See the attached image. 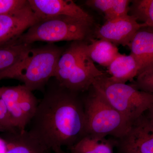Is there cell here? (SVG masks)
Here are the masks:
<instances>
[{
	"mask_svg": "<svg viewBox=\"0 0 153 153\" xmlns=\"http://www.w3.org/2000/svg\"><path fill=\"white\" fill-rule=\"evenodd\" d=\"M81 94L49 80L38 102L28 131L53 151L70 149L86 133V118Z\"/></svg>",
	"mask_w": 153,
	"mask_h": 153,
	"instance_id": "1",
	"label": "cell"
},
{
	"mask_svg": "<svg viewBox=\"0 0 153 153\" xmlns=\"http://www.w3.org/2000/svg\"><path fill=\"white\" fill-rule=\"evenodd\" d=\"M65 49L53 43L31 47L19 64L0 74V80L17 79L32 92L44 91L49 80L54 77L58 60Z\"/></svg>",
	"mask_w": 153,
	"mask_h": 153,
	"instance_id": "2",
	"label": "cell"
},
{
	"mask_svg": "<svg viewBox=\"0 0 153 153\" xmlns=\"http://www.w3.org/2000/svg\"><path fill=\"white\" fill-rule=\"evenodd\" d=\"M88 42H72L65 48L57 63L54 78L62 87L75 93L87 91L98 76L105 74L88 56Z\"/></svg>",
	"mask_w": 153,
	"mask_h": 153,
	"instance_id": "3",
	"label": "cell"
},
{
	"mask_svg": "<svg viewBox=\"0 0 153 153\" xmlns=\"http://www.w3.org/2000/svg\"><path fill=\"white\" fill-rule=\"evenodd\" d=\"M93 24V21L66 16L40 19L16 41L29 44L37 41L88 42L94 36Z\"/></svg>",
	"mask_w": 153,
	"mask_h": 153,
	"instance_id": "4",
	"label": "cell"
},
{
	"mask_svg": "<svg viewBox=\"0 0 153 153\" xmlns=\"http://www.w3.org/2000/svg\"><path fill=\"white\" fill-rule=\"evenodd\" d=\"M82 96L86 118V133L97 136H111L119 139L130 128L131 124L113 107L104 96L91 86Z\"/></svg>",
	"mask_w": 153,
	"mask_h": 153,
	"instance_id": "5",
	"label": "cell"
},
{
	"mask_svg": "<svg viewBox=\"0 0 153 153\" xmlns=\"http://www.w3.org/2000/svg\"><path fill=\"white\" fill-rule=\"evenodd\" d=\"M92 86L131 124L153 103V94L138 90L132 85L114 82L105 74L96 78Z\"/></svg>",
	"mask_w": 153,
	"mask_h": 153,
	"instance_id": "6",
	"label": "cell"
},
{
	"mask_svg": "<svg viewBox=\"0 0 153 153\" xmlns=\"http://www.w3.org/2000/svg\"><path fill=\"white\" fill-rule=\"evenodd\" d=\"M0 92L14 128L26 130L37 109L36 97L23 85L2 86Z\"/></svg>",
	"mask_w": 153,
	"mask_h": 153,
	"instance_id": "7",
	"label": "cell"
},
{
	"mask_svg": "<svg viewBox=\"0 0 153 153\" xmlns=\"http://www.w3.org/2000/svg\"><path fill=\"white\" fill-rule=\"evenodd\" d=\"M117 141V147L122 153L129 151L153 153V123L143 114L132 123L128 132Z\"/></svg>",
	"mask_w": 153,
	"mask_h": 153,
	"instance_id": "8",
	"label": "cell"
},
{
	"mask_svg": "<svg viewBox=\"0 0 153 153\" xmlns=\"http://www.w3.org/2000/svg\"><path fill=\"white\" fill-rule=\"evenodd\" d=\"M39 20L28 1L22 8L0 16V47L16 41Z\"/></svg>",
	"mask_w": 153,
	"mask_h": 153,
	"instance_id": "9",
	"label": "cell"
},
{
	"mask_svg": "<svg viewBox=\"0 0 153 153\" xmlns=\"http://www.w3.org/2000/svg\"><path fill=\"white\" fill-rule=\"evenodd\" d=\"M143 23L130 15L111 21H106L96 28L94 36L98 39L106 40L115 44L128 47L136 33L142 27Z\"/></svg>",
	"mask_w": 153,
	"mask_h": 153,
	"instance_id": "10",
	"label": "cell"
},
{
	"mask_svg": "<svg viewBox=\"0 0 153 153\" xmlns=\"http://www.w3.org/2000/svg\"><path fill=\"white\" fill-rule=\"evenodd\" d=\"M39 20L66 16L93 21V17L72 0H28Z\"/></svg>",
	"mask_w": 153,
	"mask_h": 153,
	"instance_id": "11",
	"label": "cell"
},
{
	"mask_svg": "<svg viewBox=\"0 0 153 153\" xmlns=\"http://www.w3.org/2000/svg\"><path fill=\"white\" fill-rule=\"evenodd\" d=\"M0 138L3 143L2 153H50L51 151L26 129L2 133Z\"/></svg>",
	"mask_w": 153,
	"mask_h": 153,
	"instance_id": "12",
	"label": "cell"
},
{
	"mask_svg": "<svg viewBox=\"0 0 153 153\" xmlns=\"http://www.w3.org/2000/svg\"><path fill=\"white\" fill-rule=\"evenodd\" d=\"M128 47L138 66L139 74L153 68V27H144L140 29Z\"/></svg>",
	"mask_w": 153,
	"mask_h": 153,
	"instance_id": "13",
	"label": "cell"
},
{
	"mask_svg": "<svg viewBox=\"0 0 153 153\" xmlns=\"http://www.w3.org/2000/svg\"><path fill=\"white\" fill-rule=\"evenodd\" d=\"M110 79L114 82L126 83L138 75L139 69L131 55L120 53L107 67Z\"/></svg>",
	"mask_w": 153,
	"mask_h": 153,
	"instance_id": "14",
	"label": "cell"
},
{
	"mask_svg": "<svg viewBox=\"0 0 153 153\" xmlns=\"http://www.w3.org/2000/svg\"><path fill=\"white\" fill-rule=\"evenodd\" d=\"M87 134L70 148L71 153H114L117 139Z\"/></svg>",
	"mask_w": 153,
	"mask_h": 153,
	"instance_id": "15",
	"label": "cell"
},
{
	"mask_svg": "<svg viewBox=\"0 0 153 153\" xmlns=\"http://www.w3.org/2000/svg\"><path fill=\"white\" fill-rule=\"evenodd\" d=\"M131 1L129 0H87L88 7L101 12L106 21L123 18L129 15Z\"/></svg>",
	"mask_w": 153,
	"mask_h": 153,
	"instance_id": "16",
	"label": "cell"
},
{
	"mask_svg": "<svg viewBox=\"0 0 153 153\" xmlns=\"http://www.w3.org/2000/svg\"><path fill=\"white\" fill-rule=\"evenodd\" d=\"M87 52L94 63L107 68L120 53L116 45L102 39L91 40L88 45Z\"/></svg>",
	"mask_w": 153,
	"mask_h": 153,
	"instance_id": "17",
	"label": "cell"
},
{
	"mask_svg": "<svg viewBox=\"0 0 153 153\" xmlns=\"http://www.w3.org/2000/svg\"><path fill=\"white\" fill-rule=\"evenodd\" d=\"M32 47L17 41L0 47V74L19 64Z\"/></svg>",
	"mask_w": 153,
	"mask_h": 153,
	"instance_id": "18",
	"label": "cell"
},
{
	"mask_svg": "<svg viewBox=\"0 0 153 153\" xmlns=\"http://www.w3.org/2000/svg\"><path fill=\"white\" fill-rule=\"evenodd\" d=\"M129 13L145 27H153V0L131 1Z\"/></svg>",
	"mask_w": 153,
	"mask_h": 153,
	"instance_id": "19",
	"label": "cell"
},
{
	"mask_svg": "<svg viewBox=\"0 0 153 153\" xmlns=\"http://www.w3.org/2000/svg\"><path fill=\"white\" fill-rule=\"evenodd\" d=\"M131 85L138 90L153 94V68L139 74Z\"/></svg>",
	"mask_w": 153,
	"mask_h": 153,
	"instance_id": "20",
	"label": "cell"
},
{
	"mask_svg": "<svg viewBox=\"0 0 153 153\" xmlns=\"http://www.w3.org/2000/svg\"><path fill=\"white\" fill-rule=\"evenodd\" d=\"M15 129L11 123L7 107L0 92V132H6Z\"/></svg>",
	"mask_w": 153,
	"mask_h": 153,
	"instance_id": "21",
	"label": "cell"
},
{
	"mask_svg": "<svg viewBox=\"0 0 153 153\" xmlns=\"http://www.w3.org/2000/svg\"><path fill=\"white\" fill-rule=\"evenodd\" d=\"M27 3V0H0V16L18 10Z\"/></svg>",
	"mask_w": 153,
	"mask_h": 153,
	"instance_id": "22",
	"label": "cell"
},
{
	"mask_svg": "<svg viewBox=\"0 0 153 153\" xmlns=\"http://www.w3.org/2000/svg\"><path fill=\"white\" fill-rule=\"evenodd\" d=\"M144 114L153 123V103L149 109L144 113Z\"/></svg>",
	"mask_w": 153,
	"mask_h": 153,
	"instance_id": "23",
	"label": "cell"
},
{
	"mask_svg": "<svg viewBox=\"0 0 153 153\" xmlns=\"http://www.w3.org/2000/svg\"><path fill=\"white\" fill-rule=\"evenodd\" d=\"M52 151H53L55 153H68L63 151L61 148H56Z\"/></svg>",
	"mask_w": 153,
	"mask_h": 153,
	"instance_id": "24",
	"label": "cell"
},
{
	"mask_svg": "<svg viewBox=\"0 0 153 153\" xmlns=\"http://www.w3.org/2000/svg\"><path fill=\"white\" fill-rule=\"evenodd\" d=\"M125 153H140L139 152H137V151H129V152H127Z\"/></svg>",
	"mask_w": 153,
	"mask_h": 153,
	"instance_id": "25",
	"label": "cell"
}]
</instances>
